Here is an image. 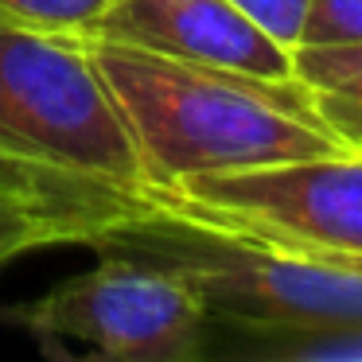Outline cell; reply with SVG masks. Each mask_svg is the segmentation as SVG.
I'll list each match as a JSON object with an SVG mask.
<instances>
[{
	"mask_svg": "<svg viewBox=\"0 0 362 362\" xmlns=\"http://www.w3.org/2000/svg\"><path fill=\"white\" fill-rule=\"evenodd\" d=\"M82 40L133 136L144 191H175L191 175L354 152L323 125L296 78H261L102 35Z\"/></svg>",
	"mask_w": 362,
	"mask_h": 362,
	"instance_id": "6da1fadb",
	"label": "cell"
},
{
	"mask_svg": "<svg viewBox=\"0 0 362 362\" xmlns=\"http://www.w3.org/2000/svg\"><path fill=\"white\" fill-rule=\"evenodd\" d=\"M98 253H125L172 269L211 315L261 327H358L362 257L276 245L136 195L133 211L90 238Z\"/></svg>",
	"mask_w": 362,
	"mask_h": 362,
	"instance_id": "7a4b0ae2",
	"label": "cell"
},
{
	"mask_svg": "<svg viewBox=\"0 0 362 362\" xmlns=\"http://www.w3.org/2000/svg\"><path fill=\"white\" fill-rule=\"evenodd\" d=\"M0 160L125 195L144 191L133 136L82 35L0 16Z\"/></svg>",
	"mask_w": 362,
	"mask_h": 362,
	"instance_id": "3957f363",
	"label": "cell"
},
{
	"mask_svg": "<svg viewBox=\"0 0 362 362\" xmlns=\"http://www.w3.org/2000/svg\"><path fill=\"white\" fill-rule=\"evenodd\" d=\"M0 320L55 362H199L211 339L203 296L172 269L125 253H102L98 269L0 308Z\"/></svg>",
	"mask_w": 362,
	"mask_h": 362,
	"instance_id": "277c9868",
	"label": "cell"
},
{
	"mask_svg": "<svg viewBox=\"0 0 362 362\" xmlns=\"http://www.w3.org/2000/svg\"><path fill=\"white\" fill-rule=\"evenodd\" d=\"M141 195L276 245L362 257V152L191 175Z\"/></svg>",
	"mask_w": 362,
	"mask_h": 362,
	"instance_id": "5b68a950",
	"label": "cell"
},
{
	"mask_svg": "<svg viewBox=\"0 0 362 362\" xmlns=\"http://www.w3.org/2000/svg\"><path fill=\"white\" fill-rule=\"evenodd\" d=\"M86 35L261 78H292V51L269 40L230 0H105Z\"/></svg>",
	"mask_w": 362,
	"mask_h": 362,
	"instance_id": "8992f818",
	"label": "cell"
},
{
	"mask_svg": "<svg viewBox=\"0 0 362 362\" xmlns=\"http://www.w3.org/2000/svg\"><path fill=\"white\" fill-rule=\"evenodd\" d=\"M136 195L98 183L59 180L43 172L0 175V269L47 245H90V238L125 211Z\"/></svg>",
	"mask_w": 362,
	"mask_h": 362,
	"instance_id": "52a82bcc",
	"label": "cell"
},
{
	"mask_svg": "<svg viewBox=\"0 0 362 362\" xmlns=\"http://www.w3.org/2000/svg\"><path fill=\"white\" fill-rule=\"evenodd\" d=\"M292 78L312 94L323 125L354 148L362 133V43H300L292 47Z\"/></svg>",
	"mask_w": 362,
	"mask_h": 362,
	"instance_id": "ba28073f",
	"label": "cell"
},
{
	"mask_svg": "<svg viewBox=\"0 0 362 362\" xmlns=\"http://www.w3.org/2000/svg\"><path fill=\"white\" fill-rule=\"evenodd\" d=\"M105 0H0V16L43 32H74L86 35L98 24Z\"/></svg>",
	"mask_w": 362,
	"mask_h": 362,
	"instance_id": "9c48e42d",
	"label": "cell"
},
{
	"mask_svg": "<svg viewBox=\"0 0 362 362\" xmlns=\"http://www.w3.org/2000/svg\"><path fill=\"white\" fill-rule=\"evenodd\" d=\"M300 43H362V0H308Z\"/></svg>",
	"mask_w": 362,
	"mask_h": 362,
	"instance_id": "30bf717a",
	"label": "cell"
},
{
	"mask_svg": "<svg viewBox=\"0 0 362 362\" xmlns=\"http://www.w3.org/2000/svg\"><path fill=\"white\" fill-rule=\"evenodd\" d=\"M230 4H234L245 20H253L269 40L281 43L284 51H292L300 43L308 0H230Z\"/></svg>",
	"mask_w": 362,
	"mask_h": 362,
	"instance_id": "8fae6325",
	"label": "cell"
},
{
	"mask_svg": "<svg viewBox=\"0 0 362 362\" xmlns=\"http://www.w3.org/2000/svg\"><path fill=\"white\" fill-rule=\"evenodd\" d=\"M20 172H32V168H20V164H8V160H0V175H20ZM47 175V172H43Z\"/></svg>",
	"mask_w": 362,
	"mask_h": 362,
	"instance_id": "7c38bea8",
	"label": "cell"
},
{
	"mask_svg": "<svg viewBox=\"0 0 362 362\" xmlns=\"http://www.w3.org/2000/svg\"><path fill=\"white\" fill-rule=\"evenodd\" d=\"M354 152H362V133H358V141H354Z\"/></svg>",
	"mask_w": 362,
	"mask_h": 362,
	"instance_id": "4fadbf2b",
	"label": "cell"
}]
</instances>
